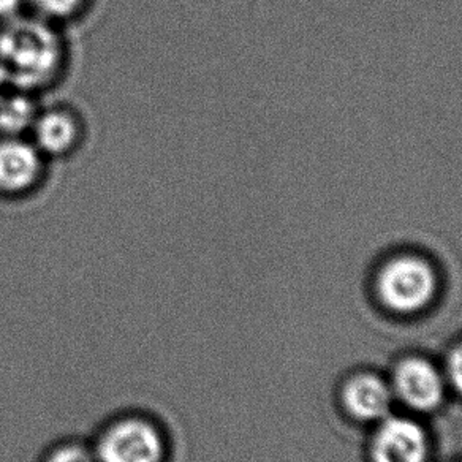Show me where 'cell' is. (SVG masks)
<instances>
[{
	"instance_id": "6da1fadb",
	"label": "cell",
	"mask_w": 462,
	"mask_h": 462,
	"mask_svg": "<svg viewBox=\"0 0 462 462\" xmlns=\"http://www.w3.org/2000/svg\"><path fill=\"white\" fill-rule=\"evenodd\" d=\"M67 45L59 24L24 14L0 24V67L10 88L37 94L64 73Z\"/></svg>"
},
{
	"instance_id": "4fadbf2b",
	"label": "cell",
	"mask_w": 462,
	"mask_h": 462,
	"mask_svg": "<svg viewBox=\"0 0 462 462\" xmlns=\"http://www.w3.org/2000/svg\"><path fill=\"white\" fill-rule=\"evenodd\" d=\"M448 373L453 385L462 393V344L456 346L449 356Z\"/></svg>"
},
{
	"instance_id": "7a4b0ae2",
	"label": "cell",
	"mask_w": 462,
	"mask_h": 462,
	"mask_svg": "<svg viewBox=\"0 0 462 462\" xmlns=\"http://www.w3.org/2000/svg\"><path fill=\"white\" fill-rule=\"evenodd\" d=\"M98 462H167V432L154 418L129 411L111 418L92 443Z\"/></svg>"
},
{
	"instance_id": "3957f363",
	"label": "cell",
	"mask_w": 462,
	"mask_h": 462,
	"mask_svg": "<svg viewBox=\"0 0 462 462\" xmlns=\"http://www.w3.org/2000/svg\"><path fill=\"white\" fill-rule=\"evenodd\" d=\"M377 289L388 308L411 314L434 298L436 271L426 258L417 254H399L390 258L379 273Z\"/></svg>"
},
{
	"instance_id": "8fae6325",
	"label": "cell",
	"mask_w": 462,
	"mask_h": 462,
	"mask_svg": "<svg viewBox=\"0 0 462 462\" xmlns=\"http://www.w3.org/2000/svg\"><path fill=\"white\" fill-rule=\"evenodd\" d=\"M42 462H98L92 445H86L78 440L58 443L54 445Z\"/></svg>"
},
{
	"instance_id": "8992f818",
	"label": "cell",
	"mask_w": 462,
	"mask_h": 462,
	"mask_svg": "<svg viewBox=\"0 0 462 462\" xmlns=\"http://www.w3.org/2000/svg\"><path fill=\"white\" fill-rule=\"evenodd\" d=\"M428 439L421 426L405 418H390L374 437V462H426Z\"/></svg>"
},
{
	"instance_id": "7c38bea8",
	"label": "cell",
	"mask_w": 462,
	"mask_h": 462,
	"mask_svg": "<svg viewBox=\"0 0 462 462\" xmlns=\"http://www.w3.org/2000/svg\"><path fill=\"white\" fill-rule=\"evenodd\" d=\"M27 0H0V24L24 14Z\"/></svg>"
},
{
	"instance_id": "5b68a950",
	"label": "cell",
	"mask_w": 462,
	"mask_h": 462,
	"mask_svg": "<svg viewBox=\"0 0 462 462\" xmlns=\"http://www.w3.org/2000/svg\"><path fill=\"white\" fill-rule=\"evenodd\" d=\"M86 136L83 117L77 109L54 105L40 108L29 138L48 161L64 159L81 148Z\"/></svg>"
},
{
	"instance_id": "277c9868",
	"label": "cell",
	"mask_w": 462,
	"mask_h": 462,
	"mask_svg": "<svg viewBox=\"0 0 462 462\" xmlns=\"http://www.w3.org/2000/svg\"><path fill=\"white\" fill-rule=\"evenodd\" d=\"M48 159L29 136H0V197L23 199L45 180Z\"/></svg>"
},
{
	"instance_id": "9c48e42d",
	"label": "cell",
	"mask_w": 462,
	"mask_h": 462,
	"mask_svg": "<svg viewBox=\"0 0 462 462\" xmlns=\"http://www.w3.org/2000/svg\"><path fill=\"white\" fill-rule=\"evenodd\" d=\"M40 108L35 94L7 86L0 92V136H29Z\"/></svg>"
},
{
	"instance_id": "52a82bcc",
	"label": "cell",
	"mask_w": 462,
	"mask_h": 462,
	"mask_svg": "<svg viewBox=\"0 0 462 462\" xmlns=\"http://www.w3.org/2000/svg\"><path fill=\"white\" fill-rule=\"evenodd\" d=\"M394 385L401 399L417 411H430L443 398L442 377L428 361L409 358L394 374Z\"/></svg>"
},
{
	"instance_id": "ba28073f",
	"label": "cell",
	"mask_w": 462,
	"mask_h": 462,
	"mask_svg": "<svg viewBox=\"0 0 462 462\" xmlns=\"http://www.w3.org/2000/svg\"><path fill=\"white\" fill-rule=\"evenodd\" d=\"M346 409L360 420H382L392 405V392L375 375H358L350 380L344 392Z\"/></svg>"
},
{
	"instance_id": "30bf717a",
	"label": "cell",
	"mask_w": 462,
	"mask_h": 462,
	"mask_svg": "<svg viewBox=\"0 0 462 462\" xmlns=\"http://www.w3.org/2000/svg\"><path fill=\"white\" fill-rule=\"evenodd\" d=\"M89 4L90 0H27V7L32 10L31 14L59 26L83 14Z\"/></svg>"
},
{
	"instance_id": "5bb4252c",
	"label": "cell",
	"mask_w": 462,
	"mask_h": 462,
	"mask_svg": "<svg viewBox=\"0 0 462 462\" xmlns=\"http://www.w3.org/2000/svg\"><path fill=\"white\" fill-rule=\"evenodd\" d=\"M7 79H5V75H4V70H2V67H0V92L7 88Z\"/></svg>"
}]
</instances>
